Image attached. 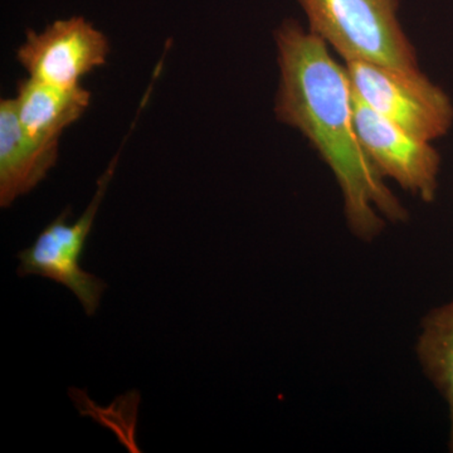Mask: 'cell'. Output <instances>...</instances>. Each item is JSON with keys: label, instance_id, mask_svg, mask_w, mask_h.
<instances>
[{"label": "cell", "instance_id": "obj_9", "mask_svg": "<svg viewBox=\"0 0 453 453\" xmlns=\"http://www.w3.org/2000/svg\"><path fill=\"white\" fill-rule=\"evenodd\" d=\"M418 354L428 377L449 403L451 413L449 449L453 451V301L434 310L426 319Z\"/></svg>", "mask_w": 453, "mask_h": 453}, {"label": "cell", "instance_id": "obj_8", "mask_svg": "<svg viewBox=\"0 0 453 453\" xmlns=\"http://www.w3.org/2000/svg\"><path fill=\"white\" fill-rule=\"evenodd\" d=\"M13 100L20 125L31 138L59 144L64 131L88 109L91 92L81 85L61 88L28 77L18 83Z\"/></svg>", "mask_w": 453, "mask_h": 453}, {"label": "cell", "instance_id": "obj_7", "mask_svg": "<svg viewBox=\"0 0 453 453\" xmlns=\"http://www.w3.org/2000/svg\"><path fill=\"white\" fill-rule=\"evenodd\" d=\"M58 148L26 133L13 98L0 101V207H11L46 179L58 160Z\"/></svg>", "mask_w": 453, "mask_h": 453}, {"label": "cell", "instance_id": "obj_1", "mask_svg": "<svg viewBox=\"0 0 453 453\" xmlns=\"http://www.w3.org/2000/svg\"><path fill=\"white\" fill-rule=\"evenodd\" d=\"M275 44L277 120L300 131L332 170L351 231L372 240L380 234L383 217L393 222L407 219L357 135L345 65L336 62L326 42L294 19L279 26Z\"/></svg>", "mask_w": 453, "mask_h": 453}, {"label": "cell", "instance_id": "obj_2", "mask_svg": "<svg viewBox=\"0 0 453 453\" xmlns=\"http://www.w3.org/2000/svg\"><path fill=\"white\" fill-rule=\"evenodd\" d=\"M308 28L344 61L421 70L399 20V0H297Z\"/></svg>", "mask_w": 453, "mask_h": 453}, {"label": "cell", "instance_id": "obj_6", "mask_svg": "<svg viewBox=\"0 0 453 453\" xmlns=\"http://www.w3.org/2000/svg\"><path fill=\"white\" fill-rule=\"evenodd\" d=\"M357 135L384 179L431 203L436 196L441 155L434 142L417 138L365 105L353 92Z\"/></svg>", "mask_w": 453, "mask_h": 453}, {"label": "cell", "instance_id": "obj_4", "mask_svg": "<svg viewBox=\"0 0 453 453\" xmlns=\"http://www.w3.org/2000/svg\"><path fill=\"white\" fill-rule=\"evenodd\" d=\"M119 157L120 151L98 179L94 198L76 222H68L71 208H65L57 219L42 229L31 247L18 253L20 261L17 268L18 276H41L64 285L73 292L88 316L96 314L101 297L106 290V283L82 270L80 261L101 202L106 196L118 166Z\"/></svg>", "mask_w": 453, "mask_h": 453}, {"label": "cell", "instance_id": "obj_3", "mask_svg": "<svg viewBox=\"0 0 453 453\" xmlns=\"http://www.w3.org/2000/svg\"><path fill=\"white\" fill-rule=\"evenodd\" d=\"M351 88L365 105L417 138L434 142L453 125V104L421 70L344 61Z\"/></svg>", "mask_w": 453, "mask_h": 453}, {"label": "cell", "instance_id": "obj_5", "mask_svg": "<svg viewBox=\"0 0 453 453\" xmlns=\"http://www.w3.org/2000/svg\"><path fill=\"white\" fill-rule=\"evenodd\" d=\"M109 38L86 18L57 19L42 31H27L17 61L38 81L74 88L92 71L106 65Z\"/></svg>", "mask_w": 453, "mask_h": 453}]
</instances>
